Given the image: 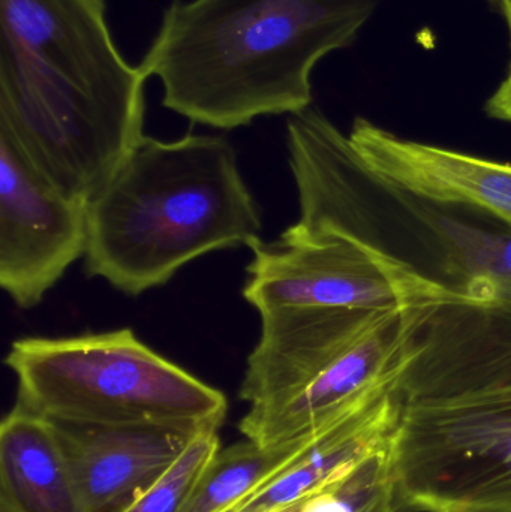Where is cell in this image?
<instances>
[{
  "label": "cell",
  "mask_w": 511,
  "mask_h": 512,
  "mask_svg": "<svg viewBox=\"0 0 511 512\" xmlns=\"http://www.w3.org/2000/svg\"><path fill=\"white\" fill-rule=\"evenodd\" d=\"M377 0H173L138 63L162 105L231 131L312 105V72L350 47Z\"/></svg>",
  "instance_id": "obj_1"
},
{
  "label": "cell",
  "mask_w": 511,
  "mask_h": 512,
  "mask_svg": "<svg viewBox=\"0 0 511 512\" xmlns=\"http://www.w3.org/2000/svg\"><path fill=\"white\" fill-rule=\"evenodd\" d=\"M261 231L260 207L227 138L146 135L89 201L84 268L137 297L210 252L254 248Z\"/></svg>",
  "instance_id": "obj_2"
},
{
  "label": "cell",
  "mask_w": 511,
  "mask_h": 512,
  "mask_svg": "<svg viewBox=\"0 0 511 512\" xmlns=\"http://www.w3.org/2000/svg\"><path fill=\"white\" fill-rule=\"evenodd\" d=\"M287 146L299 198L294 230L353 240L470 300L498 298L489 273L509 225L390 182L318 108L288 117Z\"/></svg>",
  "instance_id": "obj_3"
},
{
  "label": "cell",
  "mask_w": 511,
  "mask_h": 512,
  "mask_svg": "<svg viewBox=\"0 0 511 512\" xmlns=\"http://www.w3.org/2000/svg\"><path fill=\"white\" fill-rule=\"evenodd\" d=\"M5 366L17 376V402L48 420L224 426L228 414L221 390L162 357L131 328L23 337L11 343Z\"/></svg>",
  "instance_id": "obj_4"
},
{
  "label": "cell",
  "mask_w": 511,
  "mask_h": 512,
  "mask_svg": "<svg viewBox=\"0 0 511 512\" xmlns=\"http://www.w3.org/2000/svg\"><path fill=\"white\" fill-rule=\"evenodd\" d=\"M146 107L60 77L0 33V131L71 198L89 203L144 140Z\"/></svg>",
  "instance_id": "obj_5"
},
{
  "label": "cell",
  "mask_w": 511,
  "mask_h": 512,
  "mask_svg": "<svg viewBox=\"0 0 511 512\" xmlns=\"http://www.w3.org/2000/svg\"><path fill=\"white\" fill-rule=\"evenodd\" d=\"M392 454L402 512H511V385L407 402Z\"/></svg>",
  "instance_id": "obj_6"
},
{
  "label": "cell",
  "mask_w": 511,
  "mask_h": 512,
  "mask_svg": "<svg viewBox=\"0 0 511 512\" xmlns=\"http://www.w3.org/2000/svg\"><path fill=\"white\" fill-rule=\"evenodd\" d=\"M422 309L371 310L309 349L249 405L240 433L264 447L284 444L320 432L366 400L398 387L405 348Z\"/></svg>",
  "instance_id": "obj_7"
},
{
  "label": "cell",
  "mask_w": 511,
  "mask_h": 512,
  "mask_svg": "<svg viewBox=\"0 0 511 512\" xmlns=\"http://www.w3.org/2000/svg\"><path fill=\"white\" fill-rule=\"evenodd\" d=\"M243 297L258 315L297 309H422L470 300L353 240L293 227L251 249ZM476 301V300H474Z\"/></svg>",
  "instance_id": "obj_8"
},
{
  "label": "cell",
  "mask_w": 511,
  "mask_h": 512,
  "mask_svg": "<svg viewBox=\"0 0 511 512\" xmlns=\"http://www.w3.org/2000/svg\"><path fill=\"white\" fill-rule=\"evenodd\" d=\"M89 203L71 198L33 168L0 131V285L32 309L84 258Z\"/></svg>",
  "instance_id": "obj_9"
},
{
  "label": "cell",
  "mask_w": 511,
  "mask_h": 512,
  "mask_svg": "<svg viewBox=\"0 0 511 512\" xmlns=\"http://www.w3.org/2000/svg\"><path fill=\"white\" fill-rule=\"evenodd\" d=\"M511 385V297L420 310L398 390L408 403Z\"/></svg>",
  "instance_id": "obj_10"
},
{
  "label": "cell",
  "mask_w": 511,
  "mask_h": 512,
  "mask_svg": "<svg viewBox=\"0 0 511 512\" xmlns=\"http://www.w3.org/2000/svg\"><path fill=\"white\" fill-rule=\"evenodd\" d=\"M0 33L60 77L146 107L149 78L117 47L105 0H0Z\"/></svg>",
  "instance_id": "obj_11"
},
{
  "label": "cell",
  "mask_w": 511,
  "mask_h": 512,
  "mask_svg": "<svg viewBox=\"0 0 511 512\" xmlns=\"http://www.w3.org/2000/svg\"><path fill=\"white\" fill-rule=\"evenodd\" d=\"M50 421L87 512H125L170 471L201 430L219 426Z\"/></svg>",
  "instance_id": "obj_12"
},
{
  "label": "cell",
  "mask_w": 511,
  "mask_h": 512,
  "mask_svg": "<svg viewBox=\"0 0 511 512\" xmlns=\"http://www.w3.org/2000/svg\"><path fill=\"white\" fill-rule=\"evenodd\" d=\"M351 144L390 182L446 206L465 207L511 227V164L407 140L357 117Z\"/></svg>",
  "instance_id": "obj_13"
},
{
  "label": "cell",
  "mask_w": 511,
  "mask_h": 512,
  "mask_svg": "<svg viewBox=\"0 0 511 512\" xmlns=\"http://www.w3.org/2000/svg\"><path fill=\"white\" fill-rule=\"evenodd\" d=\"M407 400L389 388L327 427L284 474L227 512H273L297 504L395 436Z\"/></svg>",
  "instance_id": "obj_14"
},
{
  "label": "cell",
  "mask_w": 511,
  "mask_h": 512,
  "mask_svg": "<svg viewBox=\"0 0 511 512\" xmlns=\"http://www.w3.org/2000/svg\"><path fill=\"white\" fill-rule=\"evenodd\" d=\"M0 512H87L53 423L18 402L0 424Z\"/></svg>",
  "instance_id": "obj_15"
},
{
  "label": "cell",
  "mask_w": 511,
  "mask_h": 512,
  "mask_svg": "<svg viewBox=\"0 0 511 512\" xmlns=\"http://www.w3.org/2000/svg\"><path fill=\"white\" fill-rule=\"evenodd\" d=\"M323 430L270 447L246 439L221 448L186 512L230 511L284 474L311 448Z\"/></svg>",
  "instance_id": "obj_16"
},
{
  "label": "cell",
  "mask_w": 511,
  "mask_h": 512,
  "mask_svg": "<svg viewBox=\"0 0 511 512\" xmlns=\"http://www.w3.org/2000/svg\"><path fill=\"white\" fill-rule=\"evenodd\" d=\"M393 438L308 496L300 512H402L393 471Z\"/></svg>",
  "instance_id": "obj_17"
},
{
  "label": "cell",
  "mask_w": 511,
  "mask_h": 512,
  "mask_svg": "<svg viewBox=\"0 0 511 512\" xmlns=\"http://www.w3.org/2000/svg\"><path fill=\"white\" fill-rule=\"evenodd\" d=\"M219 430V426L201 430L170 471L125 512H186L222 448Z\"/></svg>",
  "instance_id": "obj_18"
},
{
  "label": "cell",
  "mask_w": 511,
  "mask_h": 512,
  "mask_svg": "<svg viewBox=\"0 0 511 512\" xmlns=\"http://www.w3.org/2000/svg\"><path fill=\"white\" fill-rule=\"evenodd\" d=\"M486 113L494 119L511 122V68L506 80L486 104Z\"/></svg>",
  "instance_id": "obj_19"
},
{
  "label": "cell",
  "mask_w": 511,
  "mask_h": 512,
  "mask_svg": "<svg viewBox=\"0 0 511 512\" xmlns=\"http://www.w3.org/2000/svg\"><path fill=\"white\" fill-rule=\"evenodd\" d=\"M498 5L503 9L504 17H506L507 24H509L511 35V0H497Z\"/></svg>",
  "instance_id": "obj_20"
},
{
  "label": "cell",
  "mask_w": 511,
  "mask_h": 512,
  "mask_svg": "<svg viewBox=\"0 0 511 512\" xmlns=\"http://www.w3.org/2000/svg\"><path fill=\"white\" fill-rule=\"evenodd\" d=\"M305 501V499H303ZM303 501L297 502V504L290 505V507L282 508V510L273 511V512H300V508H302Z\"/></svg>",
  "instance_id": "obj_21"
},
{
  "label": "cell",
  "mask_w": 511,
  "mask_h": 512,
  "mask_svg": "<svg viewBox=\"0 0 511 512\" xmlns=\"http://www.w3.org/2000/svg\"><path fill=\"white\" fill-rule=\"evenodd\" d=\"M495 2H497V0H495Z\"/></svg>",
  "instance_id": "obj_22"
}]
</instances>
